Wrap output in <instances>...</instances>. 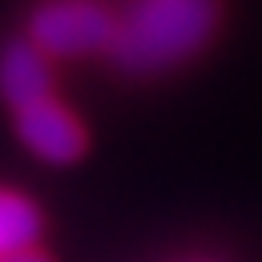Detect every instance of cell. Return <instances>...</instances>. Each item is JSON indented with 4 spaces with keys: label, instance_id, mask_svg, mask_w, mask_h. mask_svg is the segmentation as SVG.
<instances>
[{
    "label": "cell",
    "instance_id": "1",
    "mask_svg": "<svg viewBox=\"0 0 262 262\" xmlns=\"http://www.w3.org/2000/svg\"><path fill=\"white\" fill-rule=\"evenodd\" d=\"M218 16V0H129V8L117 16L109 57L129 73L182 65L214 36Z\"/></svg>",
    "mask_w": 262,
    "mask_h": 262
},
{
    "label": "cell",
    "instance_id": "2",
    "mask_svg": "<svg viewBox=\"0 0 262 262\" xmlns=\"http://www.w3.org/2000/svg\"><path fill=\"white\" fill-rule=\"evenodd\" d=\"M117 16L101 0H45L29 20V40L45 57H89L109 53Z\"/></svg>",
    "mask_w": 262,
    "mask_h": 262
},
{
    "label": "cell",
    "instance_id": "3",
    "mask_svg": "<svg viewBox=\"0 0 262 262\" xmlns=\"http://www.w3.org/2000/svg\"><path fill=\"white\" fill-rule=\"evenodd\" d=\"M12 121H16L20 145H25L29 154H36L40 162H49V165H73L85 149H89L85 125H81L57 97L20 109Z\"/></svg>",
    "mask_w": 262,
    "mask_h": 262
},
{
    "label": "cell",
    "instance_id": "4",
    "mask_svg": "<svg viewBox=\"0 0 262 262\" xmlns=\"http://www.w3.org/2000/svg\"><path fill=\"white\" fill-rule=\"evenodd\" d=\"M0 97L12 105V113L53 101V73L49 57L36 49L33 40H12L0 53Z\"/></svg>",
    "mask_w": 262,
    "mask_h": 262
},
{
    "label": "cell",
    "instance_id": "5",
    "mask_svg": "<svg viewBox=\"0 0 262 262\" xmlns=\"http://www.w3.org/2000/svg\"><path fill=\"white\" fill-rule=\"evenodd\" d=\"M40 238V210L25 194L0 186V258L33 250Z\"/></svg>",
    "mask_w": 262,
    "mask_h": 262
},
{
    "label": "cell",
    "instance_id": "6",
    "mask_svg": "<svg viewBox=\"0 0 262 262\" xmlns=\"http://www.w3.org/2000/svg\"><path fill=\"white\" fill-rule=\"evenodd\" d=\"M0 262H53L49 258V254H45V250H20V254H8V258H0Z\"/></svg>",
    "mask_w": 262,
    "mask_h": 262
}]
</instances>
